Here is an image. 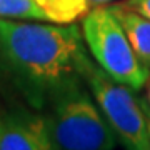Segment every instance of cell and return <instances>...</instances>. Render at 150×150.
I'll use <instances>...</instances> for the list:
<instances>
[{
  "instance_id": "8",
  "label": "cell",
  "mask_w": 150,
  "mask_h": 150,
  "mask_svg": "<svg viewBox=\"0 0 150 150\" xmlns=\"http://www.w3.org/2000/svg\"><path fill=\"white\" fill-rule=\"evenodd\" d=\"M0 18L48 22L43 10L33 0H0Z\"/></svg>"
},
{
  "instance_id": "3",
  "label": "cell",
  "mask_w": 150,
  "mask_h": 150,
  "mask_svg": "<svg viewBox=\"0 0 150 150\" xmlns=\"http://www.w3.org/2000/svg\"><path fill=\"white\" fill-rule=\"evenodd\" d=\"M82 35L95 64L112 79L135 92L144 88L150 77L129 42V37L110 5L92 7L82 18Z\"/></svg>"
},
{
  "instance_id": "7",
  "label": "cell",
  "mask_w": 150,
  "mask_h": 150,
  "mask_svg": "<svg viewBox=\"0 0 150 150\" xmlns=\"http://www.w3.org/2000/svg\"><path fill=\"white\" fill-rule=\"evenodd\" d=\"M52 23L69 25L82 20L92 7L88 0H33Z\"/></svg>"
},
{
  "instance_id": "2",
  "label": "cell",
  "mask_w": 150,
  "mask_h": 150,
  "mask_svg": "<svg viewBox=\"0 0 150 150\" xmlns=\"http://www.w3.org/2000/svg\"><path fill=\"white\" fill-rule=\"evenodd\" d=\"M47 110L45 120L54 149L110 150L118 142L85 80L67 87Z\"/></svg>"
},
{
  "instance_id": "5",
  "label": "cell",
  "mask_w": 150,
  "mask_h": 150,
  "mask_svg": "<svg viewBox=\"0 0 150 150\" xmlns=\"http://www.w3.org/2000/svg\"><path fill=\"white\" fill-rule=\"evenodd\" d=\"M54 149L45 115L30 107H15L2 113L0 150H50Z\"/></svg>"
},
{
  "instance_id": "6",
  "label": "cell",
  "mask_w": 150,
  "mask_h": 150,
  "mask_svg": "<svg viewBox=\"0 0 150 150\" xmlns=\"http://www.w3.org/2000/svg\"><path fill=\"white\" fill-rule=\"evenodd\" d=\"M110 8L122 23L135 55L147 69H150V18L123 7L120 2L112 4Z\"/></svg>"
},
{
  "instance_id": "1",
  "label": "cell",
  "mask_w": 150,
  "mask_h": 150,
  "mask_svg": "<svg viewBox=\"0 0 150 150\" xmlns=\"http://www.w3.org/2000/svg\"><path fill=\"white\" fill-rule=\"evenodd\" d=\"M88 60L75 23L0 18V93L33 110H45L59 93L83 82Z\"/></svg>"
},
{
  "instance_id": "13",
  "label": "cell",
  "mask_w": 150,
  "mask_h": 150,
  "mask_svg": "<svg viewBox=\"0 0 150 150\" xmlns=\"http://www.w3.org/2000/svg\"><path fill=\"white\" fill-rule=\"evenodd\" d=\"M0 122H2V113H0Z\"/></svg>"
},
{
  "instance_id": "11",
  "label": "cell",
  "mask_w": 150,
  "mask_h": 150,
  "mask_svg": "<svg viewBox=\"0 0 150 150\" xmlns=\"http://www.w3.org/2000/svg\"><path fill=\"white\" fill-rule=\"evenodd\" d=\"M145 113H147V134H149V140H150V108L145 105Z\"/></svg>"
},
{
  "instance_id": "9",
  "label": "cell",
  "mask_w": 150,
  "mask_h": 150,
  "mask_svg": "<svg viewBox=\"0 0 150 150\" xmlns=\"http://www.w3.org/2000/svg\"><path fill=\"white\" fill-rule=\"evenodd\" d=\"M118 2H120V0H118ZM120 4H122L123 7L132 8V10L142 13L144 17L150 18V0H122Z\"/></svg>"
},
{
  "instance_id": "12",
  "label": "cell",
  "mask_w": 150,
  "mask_h": 150,
  "mask_svg": "<svg viewBox=\"0 0 150 150\" xmlns=\"http://www.w3.org/2000/svg\"><path fill=\"white\" fill-rule=\"evenodd\" d=\"M145 105L150 108V77H149V80H147V98H145Z\"/></svg>"
},
{
  "instance_id": "4",
  "label": "cell",
  "mask_w": 150,
  "mask_h": 150,
  "mask_svg": "<svg viewBox=\"0 0 150 150\" xmlns=\"http://www.w3.org/2000/svg\"><path fill=\"white\" fill-rule=\"evenodd\" d=\"M82 77L118 142L129 150H150L145 105L134 88L112 79L90 59L83 64Z\"/></svg>"
},
{
  "instance_id": "10",
  "label": "cell",
  "mask_w": 150,
  "mask_h": 150,
  "mask_svg": "<svg viewBox=\"0 0 150 150\" xmlns=\"http://www.w3.org/2000/svg\"><path fill=\"white\" fill-rule=\"evenodd\" d=\"M112 2H117V0H88L90 7H98V5H108Z\"/></svg>"
}]
</instances>
